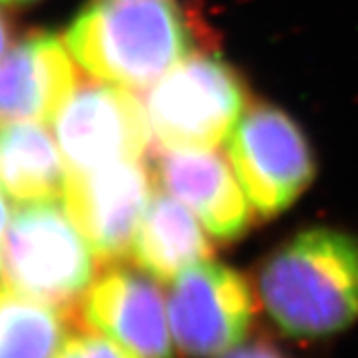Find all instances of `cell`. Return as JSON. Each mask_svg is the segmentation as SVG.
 I'll list each match as a JSON object with an SVG mask.
<instances>
[{
    "label": "cell",
    "mask_w": 358,
    "mask_h": 358,
    "mask_svg": "<svg viewBox=\"0 0 358 358\" xmlns=\"http://www.w3.org/2000/svg\"><path fill=\"white\" fill-rule=\"evenodd\" d=\"M155 181L183 205L219 241L243 237L253 223L249 203L229 159L209 150H155Z\"/></svg>",
    "instance_id": "obj_10"
},
{
    "label": "cell",
    "mask_w": 358,
    "mask_h": 358,
    "mask_svg": "<svg viewBox=\"0 0 358 358\" xmlns=\"http://www.w3.org/2000/svg\"><path fill=\"white\" fill-rule=\"evenodd\" d=\"M143 100L154 140L166 150H209L247 110L243 78L223 58L195 52L159 78Z\"/></svg>",
    "instance_id": "obj_4"
},
{
    "label": "cell",
    "mask_w": 358,
    "mask_h": 358,
    "mask_svg": "<svg viewBox=\"0 0 358 358\" xmlns=\"http://www.w3.org/2000/svg\"><path fill=\"white\" fill-rule=\"evenodd\" d=\"M54 358H140L100 333L76 334L58 348Z\"/></svg>",
    "instance_id": "obj_15"
},
{
    "label": "cell",
    "mask_w": 358,
    "mask_h": 358,
    "mask_svg": "<svg viewBox=\"0 0 358 358\" xmlns=\"http://www.w3.org/2000/svg\"><path fill=\"white\" fill-rule=\"evenodd\" d=\"M54 136L70 169L143 159L154 140L143 100L112 82H78L54 117Z\"/></svg>",
    "instance_id": "obj_6"
},
{
    "label": "cell",
    "mask_w": 358,
    "mask_h": 358,
    "mask_svg": "<svg viewBox=\"0 0 358 358\" xmlns=\"http://www.w3.org/2000/svg\"><path fill=\"white\" fill-rule=\"evenodd\" d=\"M213 255L203 223L169 193L155 192L131 245L136 265L155 281H173Z\"/></svg>",
    "instance_id": "obj_12"
},
{
    "label": "cell",
    "mask_w": 358,
    "mask_h": 358,
    "mask_svg": "<svg viewBox=\"0 0 358 358\" xmlns=\"http://www.w3.org/2000/svg\"><path fill=\"white\" fill-rule=\"evenodd\" d=\"M154 183V169L141 159L68 171L66 209L100 259H122L131 251Z\"/></svg>",
    "instance_id": "obj_8"
},
{
    "label": "cell",
    "mask_w": 358,
    "mask_h": 358,
    "mask_svg": "<svg viewBox=\"0 0 358 358\" xmlns=\"http://www.w3.org/2000/svg\"><path fill=\"white\" fill-rule=\"evenodd\" d=\"M62 327L58 307L0 285V358H54Z\"/></svg>",
    "instance_id": "obj_14"
},
{
    "label": "cell",
    "mask_w": 358,
    "mask_h": 358,
    "mask_svg": "<svg viewBox=\"0 0 358 358\" xmlns=\"http://www.w3.org/2000/svg\"><path fill=\"white\" fill-rule=\"evenodd\" d=\"M76 60L50 32H32L0 58V124L52 122L76 90Z\"/></svg>",
    "instance_id": "obj_11"
},
{
    "label": "cell",
    "mask_w": 358,
    "mask_h": 358,
    "mask_svg": "<svg viewBox=\"0 0 358 358\" xmlns=\"http://www.w3.org/2000/svg\"><path fill=\"white\" fill-rule=\"evenodd\" d=\"M82 313L96 333L140 358H173L167 299L143 271L108 268L84 293Z\"/></svg>",
    "instance_id": "obj_9"
},
{
    "label": "cell",
    "mask_w": 358,
    "mask_h": 358,
    "mask_svg": "<svg viewBox=\"0 0 358 358\" xmlns=\"http://www.w3.org/2000/svg\"><path fill=\"white\" fill-rule=\"evenodd\" d=\"M94 249L66 205L26 203L10 219L0 251V275L18 293L64 307L94 282Z\"/></svg>",
    "instance_id": "obj_3"
},
{
    "label": "cell",
    "mask_w": 358,
    "mask_h": 358,
    "mask_svg": "<svg viewBox=\"0 0 358 358\" xmlns=\"http://www.w3.org/2000/svg\"><path fill=\"white\" fill-rule=\"evenodd\" d=\"M167 310L173 341L183 355L215 358L243 345L255 301L239 271L201 261L173 279Z\"/></svg>",
    "instance_id": "obj_7"
},
{
    "label": "cell",
    "mask_w": 358,
    "mask_h": 358,
    "mask_svg": "<svg viewBox=\"0 0 358 358\" xmlns=\"http://www.w3.org/2000/svg\"><path fill=\"white\" fill-rule=\"evenodd\" d=\"M4 4H30V2H36V0H0Z\"/></svg>",
    "instance_id": "obj_19"
},
{
    "label": "cell",
    "mask_w": 358,
    "mask_h": 358,
    "mask_svg": "<svg viewBox=\"0 0 358 358\" xmlns=\"http://www.w3.org/2000/svg\"><path fill=\"white\" fill-rule=\"evenodd\" d=\"M10 223V215H8V203L4 199V195L0 193V251H2V243H4V235Z\"/></svg>",
    "instance_id": "obj_18"
},
{
    "label": "cell",
    "mask_w": 358,
    "mask_h": 358,
    "mask_svg": "<svg viewBox=\"0 0 358 358\" xmlns=\"http://www.w3.org/2000/svg\"><path fill=\"white\" fill-rule=\"evenodd\" d=\"M259 294L289 336L343 333L358 320V239L327 227L294 235L261 267Z\"/></svg>",
    "instance_id": "obj_2"
},
{
    "label": "cell",
    "mask_w": 358,
    "mask_h": 358,
    "mask_svg": "<svg viewBox=\"0 0 358 358\" xmlns=\"http://www.w3.org/2000/svg\"><path fill=\"white\" fill-rule=\"evenodd\" d=\"M64 154L56 136L38 122L0 124V187L22 203L64 195Z\"/></svg>",
    "instance_id": "obj_13"
},
{
    "label": "cell",
    "mask_w": 358,
    "mask_h": 358,
    "mask_svg": "<svg viewBox=\"0 0 358 358\" xmlns=\"http://www.w3.org/2000/svg\"><path fill=\"white\" fill-rule=\"evenodd\" d=\"M10 42H13V24L8 16L0 10V58L10 48Z\"/></svg>",
    "instance_id": "obj_17"
},
{
    "label": "cell",
    "mask_w": 358,
    "mask_h": 358,
    "mask_svg": "<svg viewBox=\"0 0 358 358\" xmlns=\"http://www.w3.org/2000/svg\"><path fill=\"white\" fill-rule=\"evenodd\" d=\"M227 159L257 215L275 217L315 178L307 136L268 103H251L225 140Z\"/></svg>",
    "instance_id": "obj_5"
},
{
    "label": "cell",
    "mask_w": 358,
    "mask_h": 358,
    "mask_svg": "<svg viewBox=\"0 0 358 358\" xmlns=\"http://www.w3.org/2000/svg\"><path fill=\"white\" fill-rule=\"evenodd\" d=\"M66 46L88 74L124 88L154 86L213 42L176 0H94L66 30Z\"/></svg>",
    "instance_id": "obj_1"
},
{
    "label": "cell",
    "mask_w": 358,
    "mask_h": 358,
    "mask_svg": "<svg viewBox=\"0 0 358 358\" xmlns=\"http://www.w3.org/2000/svg\"><path fill=\"white\" fill-rule=\"evenodd\" d=\"M221 358H285V355L279 348L267 343H251V345H239Z\"/></svg>",
    "instance_id": "obj_16"
}]
</instances>
